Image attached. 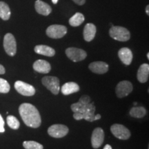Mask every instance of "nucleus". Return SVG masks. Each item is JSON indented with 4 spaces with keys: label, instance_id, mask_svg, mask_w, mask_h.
I'll return each instance as SVG.
<instances>
[{
    "label": "nucleus",
    "instance_id": "obj_9",
    "mask_svg": "<svg viewBox=\"0 0 149 149\" xmlns=\"http://www.w3.org/2000/svg\"><path fill=\"white\" fill-rule=\"evenodd\" d=\"M14 86L15 90L22 95L33 96L35 93V89L32 85L22 81H17Z\"/></svg>",
    "mask_w": 149,
    "mask_h": 149
},
{
    "label": "nucleus",
    "instance_id": "obj_24",
    "mask_svg": "<svg viewBox=\"0 0 149 149\" xmlns=\"http://www.w3.org/2000/svg\"><path fill=\"white\" fill-rule=\"evenodd\" d=\"M23 146L26 149H43L44 148L42 144L35 141H24Z\"/></svg>",
    "mask_w": 149,
    "mask_h": 149
},
{
    "label": "nucleus",
    "instance_id": "obj_19",
    "mask_svg": "<svg viewBox=\"0 0 149 149\" xmlns=\"http://www.w3.org/2000/svg\"><path fill=\"white\" fill-rule=\"evenodd\" d=\"M35 52L40 55L53 57L55 55V51L53 48L46 45H37L35 47Z\"/></svg>",
    "mask_w": 149,
    "mask_h": 149
},
{
    "label": "nucleus",
    "instance_id": "obj_10",
    "mask_svg": "<svg viewBox=\"0 0 149 149\" xmlns=\"http://www.w3.org/2000/svg\"><path fill=\"white\" fill-rule=\"evenodd\" d=\"M133 84L128 81H122L117 85L115 93L120 98L128 96L133 91Z\"/></svg>",
    "mask_w": 149,
    "mask_h": 149
},
{
    "label": "nucleus",
    "instance_id": "obj_37",
    "mask_svg": "<svg viewBox=\"0 0 149 149\" xmlns=\"http://www.w3.org/2000/svg\"><path fill=\"white\" fill-rule=\"evenodd\" d=\"M147 59H149V53H147Z\"/></svg>",
    "mask_w": 149,
    "mask_h": 149
},
{
    "label": "nucleus",
    "instance_id": "obj_17",
    "mask_svg": "<svg viewBox=\"0 0 149 149\" xmlns=\"http://www.w3.org/2000/svg\"><path fill=\"white\" fill-rule=\"evenodd\" d=\"M149 76V65L148 64H143L139 66L137 71V79L139 82L145 83L148 81Z\"/></svg>",
    "mask_w": 149,
    "mask_h": 149
},
{
    "label": "nucleus",
    "instance_id": "obj_6",
    "mask_svg": "<svg viewBox=\"0 0 149 149\" xmlns=\"http://www.w3.org/2000/svg\"><path fill=\"white\" fill-rule=\"evenodd\" d=\"M112 134L117 138L123 140H126L130 137V132L126 126L122 124H115L111 127Z\"/></svg>",
    "mask_w": 149,
    "mask_h": 149
},
{
    "label": "nucleus",
    "instance_id": "obj_29",
    "mask_svg": "<svg viewBox=\"0 0 149 149\" xmlns=\"http://www.w3.org/2000/svg\"><path fill=\"white\" fill-rule=\"evenodd\" d=\"M4 124V121H3L1 115H0V133H3L5 131Z\"/></svg>",
    "mask_w": 149,
    "mask_h": 149
},
{
    "label": "nucleus",
    "instance_id": "obj_8",
    "mask_svg": "<svg viewBox=\"0 0 149 149\" xmlns=\"http://www.w3.org/2000/svg\"><path fill=\"white\" fill-rule=\"evenodd\" d=\"M66 55L67 57L74 62L82 61L86 59L87 54L85 51L77 48H68L66 50Z\"/></svg>",
    "mask_w": 149,
    "mask_h": 149
},
{
    "label": "nucleus",
    "instance_id": "obj_23",
    "mask_svg": "<svg viewBox=\"0 0 149 149\" xmlns=\"http://www.w3.org/2000/svg\"><path fill=\"white\" fill-rule=\"evenodd\" d=\"M7 121V124L9 127L12 128V129L17 130L19 128L20 123L19 122V120L16 118L15 116L13 115H8L6 118Z\"/></svg>",
    "mask_w": 149,
    "mask_h": 149
},
{
    "label": "nucleus",
    "instance_id": "obj_20",
    "mask_svg": "<svg viewBox=\"0 0 149 149\" xmlns=\"http://www.w3.org/2000/svg\"><path fill=\"white\" fill-rule=\"evenodd\" d=\"M10 9L8 5L3 1H0V18L7 21L10 17Z\"/></svg>",
    "mask_w": 149,
    "mask_h": 149
},
{
    "label": "nucleus",
    "instance_id": "obj_1",
    "mask_svg": "<svg viewBox=\"0 0 149 149\" xmlns=\"http://www.w3.org/2000/svg\"><path fill=\"white\" fill-rule=\"evenodd\" d=\"M19 112L25 124L31 128L40 127L42 123L40 112L33 104L24 103L19 107Z\"/></svg>",
    "mask_w": 149,
    "mask_h": 149
},
{
    "label": "nucleus",
    "instance_id": "obj_11",
    "mask_svg": "<svg viewBox=\"0 0 149 149\" xmlns=\"http://www.w3.org/2000/svg\"><path fill=\"white\" fill-rule=\"evenodd\" d=\"M104 139V132L101 128H96L93 130L91 137V144L94 148H98L102 146Z\"/></svg>",
    "mask_w": 149,
    "mask_h": 149
},
{
    "label": "nucleus",
    "instance_id": "obj_31",
    "mask_svg": "<svg viewBox=\"0 0 149 149\" xmlns=\"http://www.w3.org/2000/svg\"><path fill=\"white\" fill-rule=\"evenodd\" d=\"M72 1L79 6H82L86 2V0H72Z\"/></svg>",
    "mask_w": 149,
    "mask_h": 149
},
{
    "label": "nucleus",
    "instance_id": "obj_35",
    "mask_svg": "<svg viewBox=\"0 0 149 149\" xmlns=\"http://www.w3.org/2000/svg\"><path fill=\"white\" fill-rule=\"evenodd\" d=\"M146 14L148 15H149V6L148 5V6H146Z\"/></svg>",
    "mask_w": 149,
    "mask_h": 149
},
{
    "label": "nucleus",
    "instance_id": "obj_32",
    "mask_svg": "<svg viewBox=\"0 0 149 149\" xmlns=\"http://www.w3.org/2000/svg\"><path fill=\"white\" fill-rule=\"evenodd\" d=\"M6 70H5L4 67H3L1 64H0V74H4Z\"/></svg>",
    "mask_w": 149,
    "mask_h": 149
},
{
    "label": "nucleus",
    "instance_id": "obj_36",
    "mask_svg": "<svg viewBox=\"0 0 149 149\" xmlns=\"http://www.w3.org/2000/svg\"><path fill=\"white\" fill-rule=\"evenodd\" d=\"M59 0H52V2H53L54 4H57V2H58Z\"/></svg>",
    "mask_w": 149,
    "mask_h": 149
},
{
    "label": "nucleus",
    "instance_id": "obj_5",
    "mask_svg": "<svg viewBox=\"0 0 149 149\" xmlns=\"http://www.w3.org/2000/svg\"><path fill=\"white\" fill-rule=\"evenodd\" d=\"M43 85L48 88L54 95H57L60 90L59 80L57 77L53 76H46L42 79Z\"/></svg>",
    "mask_w": 149,
    "mask_h": 149
},
{
    "label": "nucleus",
    "instance_id": "obj_7",
    "mask_svg": "<svg viewBox=\"0 0 149 149\" xmlns=\"http://www.w3.org/2000/svg\"><path fill=\"white\" fill-rule=\"evenodd\" d=\"M69 129L66 126L63 124H54L48 129V135L55 138H61L68 134Z\"/></svg>",
    "mask_w": 149,
    "mask_h": 149
},
{
    "label": "nucleus",
    "instance_id": "obj_12",
    "mask_svg": "<svg viewBox=\"0 0 149 149\" xmlns=\"http://www.w3.org/2000/svg\"><path fill=\"white\" fill-rule=\"evenodd\" d=\"M33 69L37 72L42 74L48 73L51 70V66L47 61L38 59L33 64Z\"/></svg>",
    "mask_w": 149,
    "mask_h": 149
},
{
    "label": "nucleus",
    "instance_id": "obj_22",
    "mask_svg": "<svg viewBox=\"0 0 149 149\" xmlns=\"http://www.w3.org/2000/svg\"><path fill=\"white\" fill-rule=\"evenodd\" d=\"M146 114L145 108L142 107H133L130 111V115L135 118H142Z\"/></svg>",
    "mask_w": 149,
    "mask_h": 149
},
{
    "label": "nucleus",
    "instance_id": "obj_30",
    "mask_svg": "<svg viewBox=\"0 0 149 149\" xmlns=\"http://www.w3.org/2000/svg\"><path fill=\"white\" fill-rule=\"evenodd\" d=\"M73 117L76 120H83V114L81 113H74Z\"/></svg>",
    "mask_w": 149,
    "mask_h": 149
},
{
    "label": "nucleus",
    "instance_id": "obj_4",
    "mask_svg": "<svg viewBox=\"0 0 149 149\" xmlns=\"http://www.w3.org/2000/svg\"><path fill=\"white\" fill-rule=\"evenodd\" d=\"M46 35L52 39H60L66 35L67 28L65 26L54 24L48 26L46 29Z\"/></svg>",
    "mask_w": 149,
    "mask_h": 149
},
{
    "label": "nucleus",
    "instance_id": "obj_13",
    "mask_svg": "<svg viewBox=\"0 0 149 149\" xmlns=\"http://www.w3.org/2000/svg\"><path fill=\"white\" fill-rule=\"evenodd\" d=\"M89 69L97 74H104L109 70V65L104 61H94L89 64Z\"/></svg>",
    "mask_w": 149,
    "mask_h": 149
},
{
    "label": "nucleus",
    "instance_id": "obj_33",
    "mask_svg": "<svg viewBox=\"0 0 149 149\" xmlns=\"http://www.w3.org/2000/svg\"><path fill=\"white\" fill-rule=\"evenodd\" d=\"M100 119H101V115H100V114L95 115V120H100Z\"/></svg>",
    "mask_w": 149,
    "mask_h": 149
},
{
    "label": "nucleus",
    "instance_id": "obj_2",
    "mask_svg": "<svg viewBox=\"0 0 149 149\" xmlns=\"http://www.w3.org/2000/svg\"><path fill=\"white\" fill-rule=\"evenodd\" d=\"M109 35L115 40L120 42H126L130 38L128 30L122 26H112L109 31Z\"/></svg>",
    "mask_w": 149,
    "mask_h": 149
},
{
    "label": "nucleus",
    "instance_id": "obj_25",
    "mask_svg": "<svg viewBox=\"0 0 149 149\" xmlns=\"http://www.w3.org/2000/svg\"><path fill=\"white\" fill-rule=\"evenodd\" d=\"M10 86L8 81L4 79L0 78V93H7L10 91Z\"/></svg>",
    "mask_w": 149,
    "mask_h": 149
},
{
    "label": "nucleus",
    "instance_id": "obj_21",
    "mask_svg": "<svg viewBox=\"0 0 149 149\" xmlns=\"http://www.w3.org/2000/svg\"><path fill=\"white\" fill-rule=\"evenodd\" d=\"M84 16L81 13H77L71 17L69 19V24L73 27H77L81 25L84 22Z\"/></svg>",
    "mask_w": 149,
    "mask_h": 149
},
{
    "label": "nucleus",
    "instance_id": "obj_16",
    "mask_svg": "<svg viewBox=\"0 0 149 149\" xmlns=\"http://www.w3.org/2000/svg\"><path fill=\"white\" fill-rule=\"evenodd\" d=\"M97 29L93 24L88 23L85 26L84 29V39L86 42H91L95 38Z\"/></svg>",
    "mask_w": 149,
    "mask_h": 149
},
{
    "label": "nucleus",
    "instance_id": "obj_27",
    "mask_svg": "<svg viewBox=\"0 0 149 149\" xmlns=\"http://www.w3.org/2000/svg\"><path fill=\"white\" fill-rule=\"evenodd\" d=\"M79 103H81L83 105H86V104H88L89 103H91V99L90 97L88 95H84L79 98Z\"/></svg>",
    "mask_w": 149,
    "mask_h": 149
},
{
    "label": "nucleus",
    "instance_id": "obj_18",
    "mask_svg": "<svg viewBox=\"0 0 149 149\" xmlns=\"http://www.w3.org/2000/svg\"><path fill=\"white\" fill-rule=\"evenodd\" d=\"M61 91L64 95H69L72 93L78 92L79 91V86L77 84L74 82H67L62 86Z\"/></svg>",
    "mask_w": 149,
    "mask_h": 149
},
{
    "label": "nucleus",
    "instance_id": "obj_26",
    "mask_svg": "<svg viewBox=\"0 0 149 149\" xmlns=\"http://www.w3.org/2000/svg\"><path fill=\"white\" fill-rule=\"evenodd\" d=\"M95 111H91L82 113L83 119L86 121H88V122H93V121H95Z\"/></svg>",
    "mask_w": 149,
    "mask_h": 149
},
{
    "label": "nucleus",
    "instance_id": "obj_34",
    "mask_svg": "<svg viewBox=\"0 0 149 149\" xmlns=\"http://www.w3.org/2000/svg\"><path fill=\"white\" fill-rule=\"evenodd\" d=\"M103 149H112V147L111 146V145L107 144L104 147Z\"/></svg>",
    "mask_w": 149,
    "mask_h": 149
},
{
    "label": "nucleus",
    "instance_id": "obj_15",
    "mask_svg": "<svg viewBox=\"0 0 149 149\" xmlns=\"http://www.w3.org/2000/svg\"><path fill=\"white\" fill-rule=\"evenodd\" d=\"M35 8L37 13L44 16H48L52 12L51 7L42 0H37L35 1Z\"/></svg>",
    "mask_w": 149,
    "mask_h": 149
},
{
    "label": "nucleus",
    "instance_id": "obj_3",
    "mask_svg": "<svg viewBox=\"0 0 149 149\" xmlns=\"http://www.w3.org/2000/svg\"><path fill=\"white\" fill-rule=\"evenodd\" d=\"M3 48L9 56L13 57L17 53V43L13 35L7 33L3 37Z\"/></svg>",
    "mask_w": 149,
    "mask_h": 149
},
{
    "label": "nucleus",
    "instance_id": "obj_14",
    "mask_svg": "<svg viewBox=\"0 0 149 149\" xmlns=\"http://www.w3.org/2000/svg\"><path fill=\"white\" fill-rule=\"evenodd\" d=\"M119 58L122 61L123 64L125 65H130L133 60V53L128 48H122L118 52Z\"/></svg>",
    "mask_w": 149,
    "mask_h": 149
},
{
    "label": "nucleus",
    "instance_id": "obj_28",
    "mask_svg": "<svg viewBox=\"0 0 149 149\" xmlns=\"http://www.w3.org/2000/svg\"><path fill=\"white\" fill-rule=\"evenodd\" d=\"M82 106L83 104H81V103H79V102H78L77 103L72 104L70 108H71V110L74 112V113H79V110L81 107H82Z\"/></svg>",
    "mask_w": 149,
    "mask_h": 149
}]
</instances>
